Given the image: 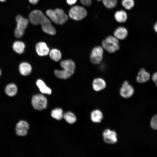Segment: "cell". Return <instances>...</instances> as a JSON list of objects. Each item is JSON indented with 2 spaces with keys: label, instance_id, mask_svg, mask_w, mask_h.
Segmentation results:
<instances>
[{
  "label": "cell",
  "instance_id": "7c38bea8",
  "mask_svg": "<svg viewBox=\"0 0 157 157\" xmlns=\"http://www.w3.org/2000/svg\"><path fill=\"white\" fill-rule=\"evenodd\" d=\"M35 49L37 53L40 56H47L49 52V49L44 42H40L37 43Z\"/></svg>",
  "mask_w": 157,
  "mask_h": 157
},
{
  "label": "cell",
  "instance_id": "5bb4252c",
  "mask_svg": "<svg viewBox=\"0 0 157 157\" xmlns=\"http://www.w3.org/2000/svg\"><path fill=\"white\" fill-rule=\"evenodd\" d=\"M128 31L124 27H119L117 28L114 33L115 37L117 39L123 40L126 38L128 35Z\"/></svg>",
  "mask_w": 157,
  "mask_h": 157
},
{
  "label": "cell",
  "instance_id": "3957f363",
  "mask_svg": "<svg viewBox=\"0 0 157 157\" xmlns=\"http://www.w3.org/2000/svg\"><path fill=\"white\" fill-rule=\"evenodd\" d=\"M46 14L52 22L58 24H63L68 19V16L61 9L48 10L46 11Z\"/></svg>",
  "mask_w": 157,
  "mask_h": 157
},
{
  "label": "cell",
  "instance_id": "484cf974",
  "mask_svg": "<svg viewBox=\"0 0 157 157\" xmlns=\"http://www.w3.org/2000/svg\"><path fill=\"white\" fill-rule=\"evenodd\" d=\"M134 4V2L133 0H123L122 2V6L127 10L132 8Z\"/></svg>",
  "mask_w": 157,
  "mask_h": 157
},
{
  "label": "cell",
  "instance_id": "44dd1931",
  "mask_svg": "<svg viewBox=\"0 0 157 157\" xmlns=\"http://www.w3.org/2000/svg\"><path fill=\"white\" fill-rule=\"evenodd\" d=\"M115 17L116 20L119 22H125L127 19V15L126 12L123 10L117 11L115 15Z\"/></svg>",
  "mask_w": 157,
  "mask_h": 157
},
{
  "label": "cell",
  "instance_id": "d6a6232c",
  "mask_svg": "<svg viewBox=\"0 0 157 157\" xmlns=\"http://www.w3.org/2000/svg\"><path fill=\"white\" fill-rule=\"evenodd\" d=\"M6 0H0V1L1 2H4L6 1Z\"/></svg>",
  "mask_w": 157,
  "mask_h": 157
},
{
  "label": "cell",
  "instance_id": "4316f807",
  "mask_svg": "<svg viewBox=\"0 0 157 157\" xmlns=\"http://www.w3.org/2000/svg\"><path fill=\"white\" fill-rule=\"evenodd\" d=\"M150 125L153 129H157V114L154 116L152 118Z\"/></svg>",
  "mask_w": 157,
  "mask_h": 157
},
{
  "label": "cell",
  "instance_id": "e0dca14e",
  "mask_svg": "<svg viewBox=\"0 0 157 157\" xmlns=\"http://www.w3.org/2000/svg\"><path fill=\"white\" fill-rule=\"evenodd\" d=\"M31 65L26 62L21 63L19 66V70L20 74L23 76H27L29 74L31 71Z\"/></svg>",
  "mask_w": 157,
  "mask_h": 157
},
{
  "label": "cell",
  "instance_id": "1f68e13d",
  "mask_svg": "<svg viewBox=\"0 0 157 157\" xmlns=\"http://www.w3.org/2000/svg\"><path fill=\"white\" fill-rule=\"evenodd\" d=\"M154 28L155 31L157 33V22L154 25Z\"/></svg>",
  "mask_w": 157,
  "mask_h": 157
},
{
  "label": "cell",
  "instance_id": "6da1fadb",
  "mask_svg": "<svg viewBox=\"0 0 157 157\" xmlns=\"http://www.w3.org/2000/svg\"><path fill=\"white\" fill-rule=\"evenodd\" d=\"M29 19L33 24L41 25L42 30L46 33L51 35L55 34L56 31L51 22L40 10L32 11L29 14Z\"/></svg>",
  "mask_w": 157,
  "mask_h": 157
},
{
  "label": "cell",
  "instance_id": "30bf717a",
  "mask_svg": "<svg viewBox=\"0 0 157 157\" xmlns=\"http://www.w3.org/2000/svg\"><path fill=\"white\" fill-rule=\"evenodd\" d=\"M134 92L133 87L127 81H125L120 90V94L122 97L125 98H129L133 95Z\"/></svg>",
  "mask_w": 157,
  "mask_h": 157
},
{
  "label": "cell",
  "instance_id": "d6986e66",
  "mask_svg": "<svg viewBox=\"0 0 157 157\" xmlns=\"http://www.w3.org/2000/svg\"><path fill=\"white\" fill-rule=\"evenodd\" d=\"M25 47V44L23 42L19 41L15 42L13 45L14 50L19 54H22L24 52Z\"/></svg>",
  "mask_w": 157,
  "mask_h": 157
},
{
  "label": "cell",
  "instance_id": "5b68a950",
  "mask_svg": "<svg viewBox=\"0 0 157 157\" xmlns=\"http://www.w3.org/2000/svg\"><path fill=\"white\" fill-rule=\"evenodd\" d=\"M17 25L14 31V35L16 37L19 38L24 33V31L29 23L28 20L23 17L21 15H17L16 18Z\"/></svg>",
  "mask_w": 157,
  "mask_h": 157
},
{
  "label": "cell",
  "instance_id": "8fae6325",
  "mask_svg": "<svg viewBox=\"0 0 157 157\" xmlns=\"http://www.w3.org/2000/svg\"><path fill=\"white\" fill-rule=\"evenodd\" d=\"M29 125L27 122L21 121L16 125L15 129L16 133L19 136H25L27 134V131Z\"/></svg>",
  "mask_w": 157,
  "mask_h": 157
},
{
  "label": "cell",
  "instance_id": "83f0119b",
  "mask_svg": "<svg viewBox=\"0 0 157 157\" xmlns=\"http://www.w3.org/2000/svg\"><path fill=\"white\" fill-rule=\"evenodd\" d=\"M80 1L83 5L85 6H90L92 3L91 0H80Z\"/></svg>",
  "mask_w": 157,
  "mask_h": 157
},
{
  "label": "cell",
  "instance_id": "4fadbf2b",
  "mask_svg": "<svg viewBox=\"0 0 157 157\" xmlns=\"http://www.w3.org/2000/svg\"><path fill=\"white\" fill-rule=\"evenodd\" d=\"M106 86L105 81L102 78H97L93 81L92 87L94 90L96 91H99L103 90Z\"/></svg>",
  "mask_w": 157,
  "mask_h": 157
},
{
  "label": "cell",
  "instance_id": "9a60e30c",
  "mask_svg": "<svg viewBox=\"0 0 157 157\" xmlns=\"http://www.w3.org/2000/svg\"><path fill=\"white\" fill-rule=\"evenodd\" d=\"M150 77L149 73L146 72L144 69L142 68L138 73L136 80L138 83H144L148 81Z\"/></svg>",
  "mask_w": 157,
  "mask_h": 157
},
{
  "label": "cell",
  "instance_id": "d4e9b609",
  "mask_svg": "<svg viewBox=\"0 0 157 157\" xmlns=\"http://www.w3.org/2000/svg\"><path fill=\"white\" fill-rule=\"evenodd\" d=\"M104 6L108 8H114L117 3V0H102Z\"/></svg>",
  "mask_w": 157,
  "mask_h": 157
},
{
  "label": "cell",
  "instance_id": "9c48e42d",
  "mask_svg": "<svg viewBox=\"0 0 157 157\" xmlns=\"http://www.w3.org/2000/svg\"><path fill=\"white\" fill-rule=\"evenodd\" d=\"M103 137L104 142L107 144H113L118 141L116 132L109 129L105 130L103 133Z\"/></svg>",
  "mask_w": 157,
  "mask_h": 157
},
{
  "label": "cell",
  "instance_id": "f1b7e54d",
  "mask_svg": "<svg viewBox=\"0 0 157 157\" xmlns=\"http://www.w3.org/2000/svg\"><path fill=\"white\" fill-rule=\"evenodd\" d=\"M152 79L153 81L155 83L157 86V72L154 74L152 77Z\"/></svg>",
  "mask_w": 157,
  "mask_h": 157
},
{
  "label": "cell",
  "instance_id": "7a4b0ae2",
  "mask_svg": "<svg viewBox=\"0 0 157 157\" xmlns=\"http://www.w3.org/2000/svg\"><path fill=\"white\" fill-rule=\"evenodd\" d=\"M60 65L63 69L56 70L54 71V74L57 77L66 79L69 78L74 74L75 64L72 60L69 59L62 61Z\"/></svg>",
  "mask_w": 157,
  "mask_h": 157
},
{
  "label": "cell",
  "instance_id": "f546056e",
  "mask_svg": "<svg viewBox=\"0 0 157 157\" xmlns=\"http://www.w3.org/2000/svg\"><path fill=\"white\" fill-rule=\"evenodd\" d=\"M77 0H67V3L69 5L74 4L76 1Z\"/></svg>",
  "mask_w": 157,
  "mask_h": 157
},
{
  "label": "cell",
  "instance_id": "2e32d148",
  "mask_svg": "<svg viewBox=\"0 0 157 157\" xmlns=\"http://www.w3.org/2000/svg\"><path fill=\"white\" fill-rule=\"evenodd\" d=\"M92 121L95 123H99L101 122L103 119V115L100 110L96 109L92 111L90 115Z\"/></svg>",
  "mask_w": 157,
  "mask_h": 157
},
{
  "label": "cell",
  "instance_id": "836d02e7",
  "mask_svg": "<svg viewBox=\"0 0 157 157\" xmlns=\"http://www.w3.org/2000/svg\"><path fill=\"white\" fill-rule=\"evenodd\" d=\"M1 70H0V76L1 75Z\"/></svg>",
  "mask_w": 157,
  "mask_h": 157
},
{
  "label": "cell",
  "instance_id": "4dcf8cb0",
  "mask_svg": "<svg viewBox=\"0 0 157 157\" xmlns=\"http://www.w3.org/2000/svg\"><path fill=\"white\" fill-rule=\"evenodd\" d=\"M39 0H29V2L33 4H36Z\"/></svg>",
  "mask_w": 157,
  "mask_h": 157
},
{
  "label": "cell",
  "instance_id": "cb8c5ba5",
  "mask_svg": "<svg viewBox=\"0 0 157 157\" xmlns=\"http://www.w3.org/2000/svg\"><path fill=\"white\" fill-rule=\"evenodd\" d=\"M63 117L69 124H73L76 121V118L75 115L70 112H67L65 113L63 115Z\"/></svg>",
  "mask_w": 157,
  "mask_h": 157
},
{
  "label": "cell",
  "instance_id": "277c9868",
  "mask_svg": "<svg viewBox=\"0 0 157 157\" xmlns=\"http://www.w3.org/2000/svg\"><path fill=\"white\" fill-rule=\"evenodd\" d=\"M103 48L110 53H113L118 50L119 48V41L115 37L109 36L102 42Z\"/></svg>",
  "mask_w": 157,
  "mask_h": 157
},
{
  "label": "cell",
  "instance_id": "603a6c76",
  "mask_svg": "<svg viewBox=\"0 0 157 157\" xmlns=\"http://www.w3.org/2000/svg\"><path fill=\"white\" fill-rule=\"evenodd\" d=\"M63 111L60 108H56L52 110L51 112V115L54 118L60 120L63 117Z\"/></svg>",
  "mask_w": 157,
  "mask_h": 157
},
{
  "label": "cell",
  "instance_id": "ffe728a7",
  "mask_svg": "<svg viewBox=\"0 0 157 157\" xmlns=\"http://www.w3.org/2000/svg\"><path fill=\"white\" fill-rule=\"evenodd\" d=\"M17 90V87L15 84L10 83L6 86L5 89V91L8 96L12 97L16 94Z\"/></svg>",
  "mask_w": 157,
  "mask_h": 157
},
{
  "label": "cell",
  "instance_id": "8992f818",
  "mask_svg": "<svg viewBox=\"0 0 157 157\" xmlns=\"http://www.w3.org/2000/svg\"><path fill=\"white\" fill-rule=\"evenodd\" d=\"M69 14L71 18L77 21L82 19L87 15L85 9L83 7L78 6L72 7L70 9Z\"/></svg>",
  "mask_w": 157,
  "mask_h": 157
},
{
  "label": "cell",
  "instance_id": "52a82bcc",
  "mask_svg": "<svg viewBox=\"0 0 157 157\" xmlns=\"http://www.w3.org/2000/svg\"><path fill=\"white\" fill-rule=\"evenodd\" d=\"M32 104L33 107L35 109L41 110L46 108L47 100L43 95L38 94L33 96L32 99Z\"/></svg>",
  "mask_w": 157,
  "mask_h": 157
},
{
  "label": "cell",
  "instance_id": "ac0fdd59",
  "mask_svg": "<svg viewBox=\"0 0 157 157\" xmlns=\"http://www.w3.org/2000/svg\"><path fill=\"white\" fill-rule=\"evenodd\" d=\"M36 84L42 93L48 94H51V90L46 85L44 82L42 80H38Z\"/></svg>",
  "mask_w": 157,
  "mask_h": 157
},
{
  "label": "cell",
  "instance_id": "7402d4cb",
  "mask_svg": "<svg viewBox=\"0 0 157 157\" xmlns=\"http://www.w3.org/2000/svg\"><path fill=\"white\" fill-rule=\"evenodd\" d=\"M49 53L51 59L55 61H59L61 58V53L60 51L58 49H53L51 50Z\"/></svg>",
  "mask_w": 157,
  "mask_h": 157
},
{
  "label": "cell",
  "instance_id": "ba28073f",
  "mask_svg": "<svg viewBox=\"0 0 157 157\" xmlns=\"http://www.w3.org/2000/svg\"><path fill=\"white\" fill-rule=\"evenodd\" d=\"M103 52V49L101 46H98L94 47L90 55L91 62L95 64L99 63L102 60Z\"/></svg>",
  "mask_w": 157,
  "mask_h": 157
}]
</instances>
